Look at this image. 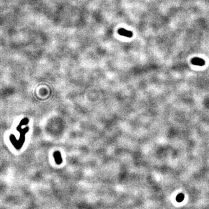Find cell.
Masks as SVG:
<instances>
[{
  "label": "cell",
  "mask_w": 209,
  "mask_h": 209,
  "mask_svg": "<svg viewBox=\"0 0 209 209\" xmlns=\"http://www.w3.org/2000/svg\"><path fill=\"white\" fill-rule=\"evenodd\" d=\"M118 33L120 35L127 37H131L132 36V33L130 31L125 30L124 28H120L118 30Z\"/></svg>",
  "instance_id": "2"
},
{
  "label": "cell",
  "mask_w": 209,
  "mask_h": 209,
  "mask_svg": "<svg viewBox=\"0 0 209 209\" xmlns=\"http://www.w3.org/2000/svg\"><path fill=\"white\" fill-rule=\"evenodd\" d=\"M191 63L194 65L202 66L205 64V61L202 58H194L191 60Z\"/></svg>",
  "instance_id": "1"
},
{
  "label": "cell",
  "mask_w": 209,
  "mask_h": 209,
  "mask_svg": "<svg viewBox=\"0 0 209 209\" xmlns=\"http://www.w3.org/2000/svg\"><path fill=\"white\" fill-rule=\"evenodd\" d=\"M184 195L182 193H180V194H179V195L177 196L176 199H177V200L178 202H181V201H182L183 199H184Z\"/></svg>",
  "instance_id": "3"
}]
</instances>
